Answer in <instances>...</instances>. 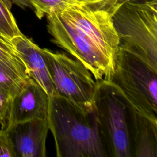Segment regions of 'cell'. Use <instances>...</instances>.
Wrapping results in <instances>:
<instances>
[{
	"label": "cell",
	"mask_w": 157,
	"mask_h": 157,
	"mask_svg": "<svg viewBox=\"0 0 157 157\" xmlns=\"http://www.w3.org/2000/svg\"><path fill=\"white\" fill-rule=\"evenodd\" d=\"M46 16L52 42L85 65L96 81L109 80L118 49L112 16L76 1Z\"/></svg>",
	"instance_id": "obj_1"
},
{
	"label": "cell",
	"mask_w": 157,
	"mask_h": 157,
	"mask_svg": "<svg viewBox=\"0 0 157 157\" xmlns=\"http://www.w3.org/2000/svg\"><path fill=\"white\" fill-rule=\"evenodd\" d=\"M47 120L58 157H107L93 105L49 96Z\"/></svg>",
	"instance_id": "obj_2"
},
{
	"label": "cell",
	"mask_w": 157,
	"mask_h": 157,
	"mask_svg": "<svg viewBox=\"0 0 157 157\" xmlns=\"http://www.w3.org/2000/svg\"><path fill=\"white\" fill-rule=\"evenodd\" d=\"M93 106L107 157H132L136 110L121 90L109 80L96 81Z\"/></svg>",
	"instance_id": "obj_3"
},
{
	"label": "cell",
	"mask_w": 157,
	"mask_h": 157,
	"mask_svg": "<svg viewBox=\"0 0 157 157\" xmlns=\"http://www.w3.org/2000/svg\"><path fill=\"white\" fill-rule=\"evenodd\" d=\"M118 48L157 71V0H132L120 5L112 15Z\"/></svg>",
	"instance_id": "obj_4"
},
{
	"label": "cell",
	"mask_w": 157,
	"mask_h": 157,
	"mask_svg": "<svg viewBox=\"0 0 157 157\" xmlns=\"http://www.w3.org/2000/svg\"><path fill=\"white\" fill-rule=\"evenodd\" d=\"M109 81L121 90L138 113L157 121V71L118 48Z\"/></svg>",
	"instance_id": "obj_5"
},
{
	"label": "cell",
	"mask_w": 157,
	"mask_h": 157,
	"mask_svg": "<svg viewBox=\"0 0 157 157\" xmlns=\"http://www.w3.org/2000/svg\"><path fill=\"white\" fill-rule=\"evenodd\" d=\"M55 94L75 103L91 106L96 82L91 72L80 61L61 52L42 48Z\"/></svg>",
	"instance_id": "obj_6"
},
{
	"label": "cell",
	"mask_w": 157,
	"mask_h": 157,
	"mask_svg": "<svg viewBox=\"0 0 157 157\" xmlns=\"http://www.w3.org/2000/svg\"><path fill=\"white\" fill-rule=\"evenodd\" d=\"M16 157H45L49 130L47 119H33L8 128Z\"/></svg>",
	"instance_id": "obj_7"
},
{
	"label": "cell",
	"mask_w": 157,
	"mask_h": 157,
	"mask_svg": "<svg viewBox=\"0 0 157 157\" xmlns=\"http://www.w3.org/2000/svg\"><path fill=\"white\" fill-rule=\"evenodd\" d=\"M49 96L30 78L10 102L7 128L33 119H47Z\"/></svg>",
	"instance_id": "obj_8"
},
{
	"label": "cell",
	"mask_w": 157,
	"mask_h": 157,
	"mask_svg": "<svg viewBox=\"0 0 157 157\" xmlns=\"http://www.w3.org/2000/svg\"><path fill=\"white\" fill-rule=\"evenodd\" d=\"M10 41L18 56L24 63L30 77L34 80L49 96L55 95V90L42 48L24 34L17 36Z\"/></svg>",
	"instance_id": "obj_9"
},
{
	"label": "cell",
	"mask_w": 157,
	"mask_h": 157,
	"mask_svg": "<svg viewBox=\"0 0 157 157\" xmlns=\"http://www.w3.org/2000/svg\"><path fill=\"white\" fill-rule=\"evenodd\" d=\"M132 157L157 156V121L136 112L132 135Z\"/></svg>",
	"instance_id": "obj_10"
},
{
	"label": "cell",
	"mask_w": 157,
	"mask_h": 157,
	"mask_svg": "<svg viewBox=\"0 0 157 157\" xmlns=\"http://www.w3.org/2000/svg\"><path fill=\"white\" fill-rule=\"evenodd\" d=\"M30 78L20 58L0 59V91L10 99L20 93Z\"/></svg>",
	"instance_id": "obj_11"
},
{
	"label": "cell",
	"mask_w": 157,
	"mask_h": 157,
	"mask_svg": "<svg viewBox=\"0 0 157 157\" xmlns=\"http://www.w3.org/2000/svg\"><path fill=\"white\" fill-rule=\"evenodd\" d=\"M21 34L10 9L2 0H0V36L10 40Z\"/></svg>",
	"instance_id": "obj_12"
},
{
	"label": "cell",
	"mask_w": 157,
	"mask_h": 157,
	"mask_svg": "<svg viewBox=\"0 0 157 157\" xmlns=\"http://www.w3.org/2000/svg\"><path fill=\"white\" fill-rule=\"evenodd\" d=\"M39 19L51 13H60L75 2V0H29Z\"/></svg>",
	"instance_id": "obj_13"
},
{
	"label": "cell",
	"mask_w": 157,
	"mask_h": 157,
	"mask_svg": "<svg viewBox=\"0 0 157 157\" xmlns=\"http://www.w3.org/2000/svg\"><path fill=\"white\" fill-rule=\"evenodd\" d=\"M76 2L83 4L93 10H104L111 16L117 9L118 0H75Z\"/></svg>",
	"instance_id": "obj_14"
},
{
	"label": "cell",
	"mask_w": 157,
	"mask_h": 157,
	"mask_svg": "<svg viewBox=\"0 0 157 157\" xmlns=\"http://www.w3.org/2000/svg\"><path fill=\"white\" fill-rule=\"evenodd\" d=\"M16 157L7 129H0V157Z\"/></svg>",
	"instance_id": "obj_15"
},
{
	"label": "cell",
	"mask_w": 157,
	"mask_h": 157,
	"mask_svg": "<svg viewBox=\"0 0 157 157\" xmlns=\"http://www.w3.org/2000/svg\"><path fill=\"white\" fill-rule=\"evenodd\" d=\"M12 99L0 91V124L2 129H6L7 126V121Z\"/></svg>",
	"instance_id": "obj_16"
},
{
	"label": "cell",
	"mask_w": 157,
	"mask_h": 157,
	"mask_svg": "<svg viewBox=\"0 0 157 157\" xmlns=\"http://www.w3.org/2000/svg\"><path fill=\"white\" fill-rule=\"evenodd\" d=\"M19 58L10 40L0 36V59H15Z\"/></svg>",
	"instance_id": "obj_17"
},
{
	"label": "cell",
	"mask_w": 157,
	"mask_h": 157,
	"mask_svg": "<svg viewBox=\"0 0 157 157\" xmlns=\"http://www.w3.org/2000/svg\"><path fill=\"white\" fill-rule=\"evenodd\" d=\"M3 2L7 6V7L11 9L12 4H15L22 9L30 8L33 9V6L29 0H2Z\"/></svg>",
	"instance_id": "obj_18"
},
{
	"label": "cell",
	"mask_w": 157,
	"mask_h": 157,
	"mask_svg": "<svg viewBox=\"0 0 157 157\" xmlns=\"http://www.w3.org/2000/svg\"><path fill=\"white\" fill-rule=\"evenodd\" d=\"M129 1H131V0H118L117 2V7H118L120 5H121L122 4L126 2H128Z\"/></svg>",
	"instance_id": "obj_19"
}]
</instances>
